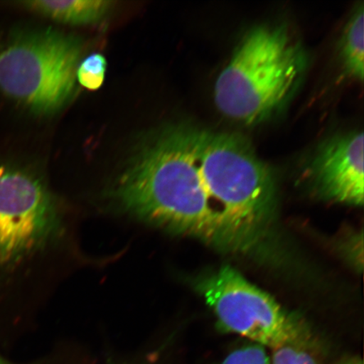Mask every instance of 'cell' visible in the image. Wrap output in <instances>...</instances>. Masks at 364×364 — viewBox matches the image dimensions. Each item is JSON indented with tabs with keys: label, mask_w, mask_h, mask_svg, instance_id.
Instances as JSON below:
<instances>
[{
	"label": "cell",
	"mask_w": 364,
	"mask_h": 364,
	"mask_svg": "<svg viewBox=\"0 0 364 364\" xmlns=\"http://www.w3.org/2000/svg\"><path fill=\"white\" fill-rule=\"evenodd\" d=\"M141 364H142V363H141ZM143 364H150V363H143Z\"/></svg>",
	"instance_id": "obj_15"
},
{
	"label": "cell",
	"mask_w": 364,
	"mask_h": 364,
	"mask_svg": "<svg viewBox=\"0 0 364 364\" xmlns=\"http://www.w3.org/2000/svg\"><path fill=\"white\" fill-rule=\"evenodd\" d=\"M318 192L338 203L363 204V134L335 136L318 148L311 165Z\"/></svg>",
	"instance_id": "obj_7"
},
{
	"label": "cell",
	"mask_w": 364,
	"mask_h": 364,
	"mask_svg": "<svg viewBox=\"0 0 364 364\" xmlns=\"http://www.w3.org/2000/svg\"><path fill=\"white\" fill-rule=\"evenodd\" d=\"M198 162L205 189L225 228L231 249L254 243L275 198L269 169L240 136L197 131Z\"/></svg>",
	"instance_id": "obj_2"
},
{
	"label": "cell",
	"mask_w": 364,
	"mask_h": 364,
	"mask_svg": "<svg viewBox=\"0 0 364 364\" xmlns=\"http://www.w3.org/2000/svg\"><path fill=\"white\" fill-rule=\"evenodd\" d=\"M220 364H271V357L265 347L256 343L235 350Z\"/></svg>",
	"instance_id": "obj_12"
},
{
	"label": "cell",
	"mask_w": 364,
	"mask_h": 364,
	"mask_svg": "<svg viewBox=\"0 0 364 364\" xmlns=\"http://www.w3.org/2000/svg\"><path fill=\"white\" fill-rule=\"evenodd\" d=\"M197 129L162 131L127 168L113 196L125 212L149 224L228 248L200 174Z\"/></svg>",
	"instance_id": "obj_1"
},
{
	"label": "cell",
	"mask_w": 364,
	"mask_h": 364,
	"mask_svg": "<svg viewBox=\"0 0 364 364\" xmlns=\"http://www.w3.org/2000/svg\"><path fill=\"white\" fill-rule=\"evenodd\" d=\"M0 364H14L10 361H8L6 358H4L1 354H0Z\"/></svg>",
	"instance_id": "obj_14"
},
{
	"label": "cell",
	"mask_w": 364,
	"mask_h": 364,
	"mask_svg": "<svg viewBox=\"0 0 364 364\" xmlns=\"http://www.w3.org/2000/svg\"><path fill=\"white\" fill-rule=\"evenodd\" d=\"M199 290L225 330L272 349L309 331L269 294L230 266L204 279Z\"/></svg>",
	"instance_id": "obj_6"
},
{
	"label": "cell",
	"mask_w": 364,
	"mask_h": 364,
	"mask_svg": "<svg viewBox=\"0 0 364 364\" xmlns=\"http://www.w3.org/2000/svg\"><path fill=\"white\" fill-rule=\"evenodd\" d=\"M363 9V3L355 8L340 43V57L345 74L360 81L364 75Z\"/></svg>",
	"instance_id": "obj_9"
},
{
	"label": "cell",
	"mask_w": 364,
	"mask_h": 364,
	"mask_svg": "<svg viewBox=\"0 0 364 364\" xmlns=\"http://www.w3.org/2000/svg\"><path fill=\"white\" fill-rule=\"evenodd\" d=\"M107 68V62L101 53H93L82 61L76 71V80L83 87L97 90L102 87Z\"/></svg>",
	"instance_id": "obj_11"
},
{
	"label": "cell",
	"mask_w": 364,
	"mask_h": 364,
	"mask_svg": "<svg viewBox=\"0 0 364 364\" xmlns=\"http://www.w3.org/2000/svg\"><path fill=\"white\" fill-rule=\"evenodd\" d=\"M336 364H363V359L358 356H350L341 359Z\"/></svg>",
	"instance_id": "obj_13"
},
{
	"label": "cell",
	"mask_w": 364,
	"mask_h": 364,
	"mask_svg": "<svg viewBox=\"0 0 364 364\" xmlns=\"http://www.w3.org/2000/svg\"><path fill=\"white\" fill-rule=\"evenodd\" d=\"M272 350L271 364H320L309 331Z\"/></svg>",
	"instance_id": "obj_10"
},
{
	"label": "cell",
	"mask_w": 364,
	"mask_h": 364,
	"mask_svg": "<svg viewBox=\"0 0 364 364\" xmlns=\"http://www.w3.org/2000/svg\"><path fill=\"white\" fill-rule=\"evenodd\" d=\"M81 48L52 30L15 36L0 47V92L34 112H56L74 91Z\"/></svg>",
	"instance_id": "obj_4"
},
{
	"label": "cell",
	"mask_w": 364,
	"mask_h": 364,
	"mask_svg": "<svg viewBox=\"0 0 364 364\" xmlns=\"http://www.w3.org/2000/svg\"><path fill=\"white\" fill-rule=\"evenodd\" d=\"M61 230L53 196L38 176L0 163V297L11 273Z\"/></svg>",
	"instance_id": "obj_5"
},
{
	"label": "cell",
	"mask_w": 364,
	"mask_h": 364,
	"mask_svg": "<svg viewBox=\"0 0 364 364\" xmlns=\"http://www.w3.org/2000/svg\"><path fill=\"white\" fill-rule=\"evenodd\" d=\"M105 0H74V1L23 2V7L56 21L71 25H87L103 19L112 8Z\"/></svg>",
	"instance_id": "obj_8"
},
{
	"label": "cell",
	"mask_w": 364,
	"mask_h": 364,
	"mask_svg": "<svg viewBox=\"0 0 364 364\" xmlns=\"http://www.w3.org/2000/svg\"><path fill=\"white\" fill-rule=\"evenodd\" d=\"M304 50L284 26L250 31L216 81L217 107L245 124L272 115L292 94L306 68Z\"/></svg>",
	"instance_id": "obj_3"
}]
</instances>
